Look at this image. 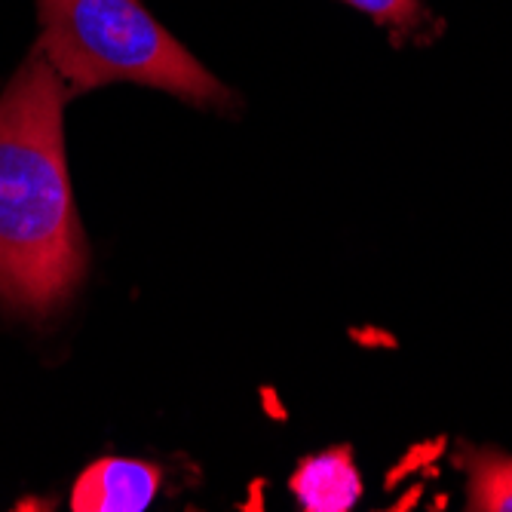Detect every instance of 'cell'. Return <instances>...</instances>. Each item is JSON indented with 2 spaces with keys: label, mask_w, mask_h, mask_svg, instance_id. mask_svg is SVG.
Masks as SVG:
<instances>
[{
  "label": "cell",
  "mask_w": 512,
  "mask_h": 512,
  "mask_svg": "<svg viewBox=\"0 0 512 512\" xmlns=\"http://www.w3.org/2000/svg\"><path fill=\"white\" fill-rule=\"evenodd\" d=\"M68 92L37 46L0 99V298L28 313H50L83 273L62 148Z\"/></svg>",
  "instance_id": "cell-1"
},
{
  "label": "cell",
  "mask_w": 512,
  "mask_h": 512,
  "mask_svg": "<svg viewBox=\"0 0 512 512\" xmlns=\"http://www.w3.org/2000/svg\"><path fill=\"white\" fill-rule=\"evenodd\" d=\"M40 50L71 92L114 80L157 86L209 105L224 86L138 0H37Z\"/></svg>",
  "instance_id": "cell-2"
},
{
  "label": "cell",
  "mask_w": 512,
  "mask_h": 512,
  "mask_svg": "<svg viewBox=\"0 0 512 512\" xmlns=\"http://www.w3.org/2000/svg\"><path fill=\"white\" fill-rule=\"evenodd\" d=\"M160 488V470L142 460H96L71 491L74 512H142Z\"/></svg>",
  "instance_id": "cell-3"
},
{
  "label": "cell",
  "mask_w": 512,
  "mask_h": 512,
  "mask_svg": "<svg viewBox=\"0 0 512 512\" xmlns=\"http://www.w3.org/2000/svg\"><path fill=\"white\" fill-rule=\"evenodd\" d=\"M292 491L310 512H344L359 500L362 482L350 451H325L295 470Z\"/></svg>",
  "instance_id": "cell-4"
},
{
  "label": "cell",
  "mask_w": 512,
  "mask_h": 512,
  "mask_svg": "<svg viewBox=\"0 0 512 512\" xmlns=\"http://www.w3.org/2000/svg\"><path fill=\"white\" fill-rule=\"evenodd\" d=\"M470 509L512 512V457H470Z\"/></svg>",
  "instance_id": "cell-5"
},
{
  "label": "cell",
  "mask_w": 512,
  "mask_h": 512,
  "mask_svg": "<svg viewBox=\"0 0 512 512\" xmlns=\"http://www.w3.org/2000/svg\"><path fill=\"white\" fill-rule=\"evenodd\" d=\"M347 4L393 28H408L421 19V0H347Z\"/></svg>",
  "instance_id": "cell-6"
}]
</instances>
